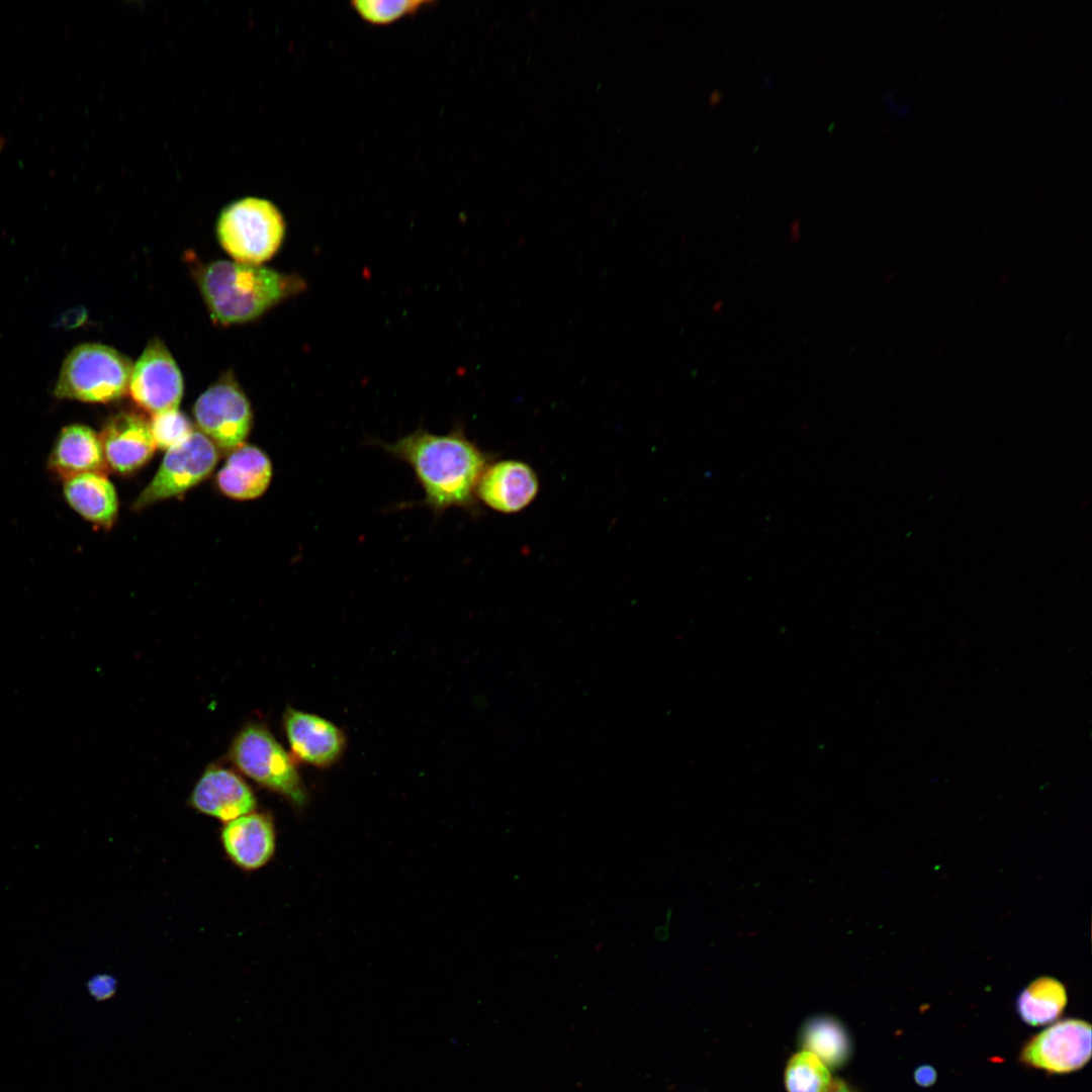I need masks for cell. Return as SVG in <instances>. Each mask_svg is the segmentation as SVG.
Segmentation results:
<instances>
[{
	"instance_id": "12",
	"label": "cell",
	"mask_w": 1092,
	"mask_h": 1092,
	"mask_svg": "<svg viewBox=\"0 0 1092 1092\" xmlns=\"http://www.w3.org/2000/svg\"><path fill=\"white\" fill-rule=\"evenodd\" d=\"M189 804L197 811L228 823L254 812L256 798L234 770L210 765L196 783Z\"/></svg>"
},
{
	"instance_id": "15",
	"label": "cell",
	"mask_w": 1092,
	"mask_h": 1092,
	"mask_svg": "<svg viewBox=\"0 0 1092 1092\" xmlns=\"http://www.w3.org/2000/svg\"><path fill=\"white\" fill-rule=\"evenodd\" d=\"M272 478L268 456L252 445H241L231 451L217 473V485L228 496L246 500L262 495Z\"/></svg>"
},
{
	"instance_id": "2",
	"label": "cell",
	"mask_w": 1092,
	"mask_h": 1092,
	"mask_svg": "<svg viewBox=\"0 0 1092 1092\" xmlns=\"http://www.w3.org/2000/svg\"><path fill=\"white\" fill-rule=\"evenodd\" d=\"M197 282L211 316L221 325L253 321L302 285L296 277L237 261L204 266Z\"/></svg>"
},
{
	"instance_id": "25",
	"label": "cell",
	"mask_w": 1092,
	"mask_h": 1092,
	"mask_svg": "<svg viewBox=\"0 0 1092 1092\" xmlns=\"http://www.w3.org/2000/svg\"><path fill=\"white\" fill-rule=\"evenodd\" d=\"M802 238V220L800 218H794L789 225V240L792 244H796Z\"/></svg>"
},
{
	"instance_id": "23",
	"label": "cell",
	"mask_w": 1092,
	"mask_h": 1092,
	"mask_svg": "<svg viewBox=\"0 0 1092 1092\" xmlns=\"http://www.w3.org/2000/svg\"><path fill=\"white\" fill-rule=\"evenodd\" d=\"M117 989L115 978L108 974H98L87 982V990L96 1001L108 1000L114 996Z\"/></svg>"
},
{
	"instance_id": "17",
	"label": "cell",
	"mask_w": 1092,
	"mask_h": 1092,
	"mask_svg": "<svg viewBox=\"0 0 1092 1092\" xmlns=\"http://www.w3.org/2000/svg\"><path fill=\"white\" fill-rule=\"evenodd\" d=\"M68 504L84 519L104 528L113 525L118 512L115 488L103 472H85L65 479Z\"/></svg>"
},
{
	"instance_id": "14",
	"label": "cell",
	"mask_w": 1092,
	"mask_h": 1092,
	"mask_svg": "<svg viewBox=\"0 0 1092 1092\" xmlns=\"http://www.w3.org/2000/svg\"><path fill=\"white\" fill-rule=\"evenodd\" d=\"M229 858L245 871L265 866L275 851V829L270 816L251 812L223 826L220 834Z\"/></svg>"
},
{
	"instance_id": "28",
	"label": "cell",
	"mask_w": 1092,
	"mask_h": 1092,
	"mask_svg": "<svg viewBox=\"0 0 1092 1092\" xmlns=\"http://www.w3.org/2000/svg\"><path fill=\"white\" fill-rule=\"evenodd\" d=\"M723 308H724V301L722 299L715 300L712 303V306H711V310H712V312L714 314L720 313L723 310Z\"/></svg>"
},
{
	"instance_id": "21",
	"label": "cell",
	"mask_w": 1092,
	"mask_h": 1092,
	"mask_svg": "<svg viewBox=\"0 0 1092 1092\" xmlns=\"http://www.w3.org/2000/svg\"><path fill=\"white\" fill-rule=\"evenodd\" d=\"M432 3L425 0H355L350 5L364 22L383 26L414 15Z\"/></svg>"
},
{
	"instance_id": "19",
	"label": "cell",
	"mask_w": 1092,
	"mask_h": 1092,
	"mask_svg": "<svg viewBox=\"0 0 1092 1092\" xmlns=\"http://www.w3.org/2000/svg\"><path fill=\"white\" fill-rule=\"evenodd\" d=\"M1066 1003L1064 987L1054 979L1042 978L1021 992L1017 1000V1011L1025 1023L1040 1026L1057 1019Z\"/></svg>"
},
{
	"instance_id": "10",
	"label": "cell",
	"mask_w": 1092,
	"mask_h": 1092,
	"mask_svg": "<svg viewBox=\"0 0 1092 1092\" xmlns=\"http://www.w3.org/2000/svg\"><path fill=\"white\" fill-rule=\"evenodd\" d=\"M283 727L290 749L299 761L328 767L342 755L345 735L334 723L317 715L287 708Z\"/></svg>"
},
{
	"instance_id": "20",
	"label": "cell",
	"mask_w": 1092,
	"mask_h": 1092,
	"mask_svg": "<svg viewBox=\"0 0 1092 1092\" xmlns=\"http://www.w3.org/2000/svg\"><path fill=\"white\" fill-rule=\"evenodd\" d=\"M831 1084L829 1068L814 1054L802 1050L789 1060L785 1071L788 1092H827Z\"/></svg>"
},
{
	"instance_id": "27",
	"label": "cell",
	"mask_w": 1092,
	"mask_h": 1092,
	"mask_svg": "<svg viewBox=\"0 0 1092 1092\" xmlns=\"http://www.w3.org/2000/svg\"><path fill=\"white\" fill-rule=\"evenodd\" d=\"M723 99V92L718 88L714 89L709 98L708 103L710 106H716Z\"/></svg>"
},
{
	"instance_id": "7",
	"label": "cell",
	"mask_w": 1092,
	"mask_h": 1092,
	"mask_svg": "<svg viewBox=\"0 0 1092 1092\" xmlns=\"http://www.w3.org/2000/svg\"><path fill=\"white\" fill-rule=\"evenodd\" d=\"M193 414L200 432L224 451L243 445L252 426L250 402L237 382L228 376L197 398Z\"/></svg>"
},
{
	"instance_id": "11",
	"label": "cell",
	"mask_w": 1092,
	"mask_h": 1092,
	"mask_svg": "<svg viewBox=\"0 0 1092 1092\" xmlns=\"http://www.w3.org/2000/svg\"><path fill=\"white\" fill-rule=\"evenodd\" d=\"M539 479L535 470L520 460H502L488 464L476 487V497L491 510L518 513L537 496Z\"/></svg>"
},
{
	"instance_id": "16",
	"label": "cell",
	"mask_w": 1092,
	"mask_h": 1092,
	"mask_svg": "<svg viewBox=\"0 0 1092 1092\" xmlns=\"http://www.w3.org/2000/svg\"><path fill=\"white\" fill-rule=\"evenodd\" d=\"M49 466L64 479L85 472H104L100 436L83 425L64 428L51 451Z\"/></svg>"
},
{
	"instance_id": "6",
	"label": "cell",
	"mask_w": 1092,
	"mask_h": 1092,
	"mask_svg": "<svg viewBox=\"0 0 1092 1092\" xmlns=\"http://www.w3.org/2000/svg\"><path fill=\"white\" fill-rule=\"evenodd\" d=\"M217 460V447L204 434L193 431L184 441L167 450L156 475L134 502V510L195 486L209 475Z\"/></svg>"
},
{
	"instance_id": "22",
	"label": "cell",
	"mask_w": 1092,
	"mask_h": 1092,
	"mask_svg": "<svg viewBox=\"0 0 1092 1092\" xmlns=\"http://www.w3.org/2000/svg\"><path fill=\"white\" fill-rule=\"evenodd\" d=\"M149 423L156 447L160 449L178 445L194 431L189 419L178 410L153 415Z\"/></svg>"
},
{
	"instance_id": "1",
	"label": "cell",
	"mask_w": 1092,
	"mask_h": 1092,
	"mask_svg": "<svg viewBox=\"0 0 1092 1092\" xmlns=\"http://www.w3.org/2000/svg\"><path fill=\"white\" fill-rule=\"evenodd\" d=\"M382 447L412 467L433 512L452 507L476 512V487L489 459L461 428L446 435L419 429Z\"/></svg>"
},
{
	"instance_id": "5",
	"label": "cell",
	"mask_w": 1092,
	"mask_h": 1092,
	"mask_svg": "<svg viewBox=\"0 0 1092 1092\" xmlns=\"http://www.w3.org/2000/svg\"><path fill=\"white\" fill-rule=\"evenodd\" d=\"M228 757L245 776L297 806L306 791L290 755L263 725H246L233 740Z\"/></svg>"
},
{
	"instance_id": "4",
	"label": "cell",
	"mask_w": 1092,
	"mask_h": 1092,
	"mask_svg": "<svg viewBox=\"0 0 1092 1092\" xmlns=\"http://www.w3.org/2000/svg\"><path fill=\"white\" fill-rule=\"evenodd\" d=\"M285 222L270 201L248 197L230 204L219 215L217 237L237 262L259 265L279 249Z\"/></svg>"
},
{
	"instance_id": "8",
	"label": "cell",
	"mask_w": 1092,
	"mask_h": 1092,
	"mask_svg": "<svg viewBox=\"0 0 1092 1092\" xmlns=\"http://www.w3.org/2000/svg\"><path fill=\"white\" fill-rule=\"evenodd\" d=\"M1091 1054V1025L1080 1019H1065L1031 1037L1021 1050L1020 1061L1048 1073L1066 1074L1083 1068Z\"/></svg>"
},
{
	"instance_id": "13",
	"label": "cell",
	"mask_w": 1092,
	"mask_h": 1092,
	"mask_svg": "<svg viewBox=\"0 0 1092 1092\" xmlns=\"http://www.w3.org/2000/svg\"><path fill=\"white\" fill-rule=\"evenodd\" d=\"M99 436L106 465L122 474L146 464L156 449L150 423L133 413L114 416Z\"/></svg>"
},
{
	"instance_id": "24",
	"label": "cell",
	"mask_w": 1092,
	"mask_h": 1092,
	"mask_svg": "<svg viewBox=\"0 0 1092 1092\" xmlns=\"http://www.w3.org/2000/svg\"><path fill=\"white\" fill-rule=\"evenodd\" d=\"M936 1071L929 1065H922L918 1067L914 1072V1080L916 1084L922 1087L931 1086L936 1080Z\"/></svg>"
},
{
	"instance_id": "3",
	"label": "cell",
	"mask_w": 1092,
	"mask_h": 1092,
	"mask_svg": "<svg viewBox=\"0 0 1092 1092\" xmlns=\"http://www.w3.org/2000/svg\"><path fill=\"white\" fill-rule=\"evenodd\" d=\"M132 366L127 357L113 348L82 344L65 359L55 394L85 402L116 400L128 391Z\"/></svg>"
},
{
	"instance_id": "9",
	"label": "cell",
	"mask_w": 1092,
	"mask_h": 1092,
	"mask_svg": "<svg viewBox=\"0 0 1092 1092\" xmlns=\"http://www.w3.org/2000/svg\"><path fill=\"white\" fill-rule=\"evenodd\" d=\"M128 392L152 416L178 410L183 395V379L162 341L151 340L132 366Z\"/></svg>"
},
{
	"instance_id": "18",
	"label": "cell",
	"mask_w": 1092,
	"mask_h": 1092,
	"mask_svg": "<svg viewBox=\"0 0 1092 1092\" xmlns=\"http://www.w3.org/2000/svg\"><path fill=\"white\" fill-rule=\"evenodd\" d=\"M805 1051L814 1054L828 1068L843 1066L849 1059L851 1043L842 1024L827 1015L809 1019L801 1031Z\"/></svg>"
},
{
	"instance_id": "26",
	"label": "cell",
	"mask_w": 1092,
	"mask_h": 1092,
	"mask_svg": "<svg viewBox=\"0 0 1092 1092\" xmlns=\"http://www.w3.org/2000/svg\"><path fill=\"white\" fill-rule=\"evenodd\" d=\"M827 1092H853V1091L845 1083H843L842 1081L837 1080V1081H832V1084H831V1086H830V1088H829V1090Z\"/></svg>"
}]
</instances>
